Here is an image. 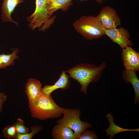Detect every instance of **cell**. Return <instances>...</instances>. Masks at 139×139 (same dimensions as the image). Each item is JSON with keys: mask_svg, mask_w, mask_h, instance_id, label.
I'll list each match as a JSON object with an SVG mask.
<instances>
[{"mask_svg": "<svg viewBox=\"0 0 139 139\" xmlns=\"http://www.w3.org/2000/svg\"><path fill=\"white\" fill-rule=\"evenodd\" d=\"M72 0H48V13L51 16L55 11L60 9L66 11L72 5Z\"/></svg>", "mask_w": 139, "mask_h": 139, "instance_id": "4fadbf2b", "label": "cell"}, {"mask_svg": "<svg viewBox=\"0 0 139 139\" xmlns=\"http://www.w3.org/2000/svg\"><path fill=\"white\" fill-rule=\"evenodd\" d=\"M107 66L104 62L98 66L92 64L80 63L65 72L69 74L70 78L76 80L80 84V91L86 94L89 84L99 80L102 72Z\"/></svg>", "mask_w": 139, "mask_h": 139, "instance_id": "6da1fadb", "label": "cell"}, {"mask_svg": "<svg viewBox=\"0 0 139 139\" xmlns=\"http://www.w3.org/2000/svg\"><path fill=\"white\" fill-rule=\"evenodd\" d=\"M63 70L60 77L54 84L52 85H46L42 88V94L48 96L51 95V93L57 89H60L66 90L69 88L70 82L69 80V76Z\"/></svg>", "mask_w": 139, "mask_h": 139, "instance_id": "9c48e42d", "label": "cell"}, {"mask_svg": "<svg viewBox=\"0 0 139 139\" xmlns=\"http://www.w3.org/2000/svg\"><path fill=\"white\" fill-rule=\"evenodd\" d=\"M106 116L109 120L110 125L109 127L105 130V131L106 132L107 136L110 135V139H112L115 135L121 132L134 131L139 132V128L135 129H129L123 128L117 126L114 123V118L110 112L107 114Z\"/></svg>", "mask_w": 139, "mask_h": 139, "instance_id": "5bb4252c", "label": "cell"}, {"mask_svg": "<svg viewBox=\"0 0 139 139\" xmlns=\"http://www.w3.org/2000/svg\"><path fill=\"white\" fill-rule=\"evenodd\" d=\"M104 34L109 37L113 42L118 44L122 49L127 46L133 45L132 42L129 39V32L124 27L105 29Z\"/></svg>", "mask_w": 139, "mask_h": 139, "instance_id": "8992f818", "label": "cell"}, {"mask_svg": "<svg viewBox=\"0 0 139 139\" xmlns=\"http://www.w3.org/2000/svg\"><path fill=\"white\" fill-rule=\"evenodd\" d=\"M123 66L125 69L135 72L139 70V53L128 46L123 49L121 53Z\"/></svg>", "mask_w": 139, "mask_h": 139, "instance_id": "52a82bcc", "label": "cell"}, {"mask_svg": "<svg viewBox=\"0 0 139 139\" xmlns=\"http://www.w3.org/2000/svg\"><path fill=\"white\" fill-rule=\"evenodd\" d=\"M123 79L126 83H129L133 86L135 93L134 103H139V80L136 72L132 70L125 69L122 72Z\"/></svg>", "mask_w": 139, "mask_h": 139, "instance_id": "8fae6325", "label": "cell"}, {"mask_svg": "<svg viewBox=\"0 0 139 139\" xmlns=\"http://www.w3.org/2000/svg\"><path fill=\"white\" fill-rule=\"evenodd\" d=\"M97 16L105 29L116 28L120 25V20L117 12L111 7H104Z\"/></svg>", "mask_w": 139, "mask_h": 139, "instance_id": "5b68a950", "label": "cell"}, {"mask_svg": "<svg viewBox=\"0 0 139 139\" xmlns=\"http://www.w3.org/2000/svg\"><path fill=\"white\" fill-rule=\"evenodd\" d=\"M77 139H98V137L95 132L91 130L85 129L81 132Z\"/></svg>", "mask_w": 139, "mask_h": 139, "instance_id": "d6986e66", "label": "cell"}, {"mask_svg": "<svg viewBox=\"0 0 139 139\" xmlns=\"http://www.w3.org/2000/svg\"><path fill=\"white\" fill-rule=\"evenodd\" d=\"M13 124L17 133L26 134L29 132V128L25 126L24 121L21 118H18L15 123Z\"/></svg>", "mask_w": 139, "mask_h": 139, "instance_id": "e0dca14e", "label": "cell"}, {"mask_svg": "<svg viewBox=\"0 0 139 139\" xmlns=\"http://www.w3.org/2000/svg\"><path fill=\"white\" fill-rule=\"evenodd\" d=\"M2 6L1 18L3 22H9L14 23L17 25L18 23L13 21L11 14L16 6L22 3L24 0H3Z\"/></svg>", "mask_w": 139, "mask_h": 139, "instance_id": "30bf717a", "label": "cell"}, {"mask_svg": "<svg viewBox=\"0 0 139 139\" xmlns=\"http://www.w3.org/2000/svg\"><path fill=\"white\" fill-rule=\"evenodd\" d=\"M42 127L39 125H34L30 127L31 132L26 134L17 133L15 139H31L36 134L42 130Z\"/></svg>", "mask_w": 139, "mask_h": 139, "instance_id": "2e32d148", "label": "cell"}, {"mask_svg": "<svg viewBox=\"0 0 139 139\" xmlns=\"http://www.w3.org/2000/svg\"><path fill=\"white\" fill-rule=\"evenodd\" d=\"M42 85L40 82L36 79L30 78L28 80L25 92L28 98L29 107L33 104L41 95Z\"/></svg>", "mask_w": 139, "mask_h": 139, "instance_id": "ba28073f", "label": "cell"}, {"mask_svg": "<svg viewBox=\"0 0 139 139\" xmlns=\"http://www.w3.org/2000/svg\"><path fill=\"white\" fill-rule=\"evenodd\" d=\"M73 26L84 38L89 40L100 38L104 34L105 29L97 16H83L74 22Z\"/></svg>", "mask_w": 139, "mask_h": 139, "instance_id": "3957f363", "label": "cell"}, {"mask_svg": "<svg viewBox=\"0 0 139 139\" xmlns=\"http://www.w3.org/2000/svg\"><path fill=\"white\" fill-rule=\"evenodd\" d=\"M53 128L52 136L54 139H76L73 131L62 124L57 123Z\"/></svg>", "mask_w": 139, "mask_h": 139, "instance_id": "7c38bea8", "label": "cell"}, {"mask_svg": "<svg viewBox=\"0 0 139 139\" xmlns=\"http://www.w3.org/2000/svg\"><path fill=\"white\" fill-rule=\"evenodd\" d=\"M12 49L13 52L11 54L6 55L3 53L0 54V69L14 65V60L19 58V56L17 55L19 53V49L13 48Z\"/></svg>", "mask_w": 139, "mask_h": 139, "instance_id": "9a60e30c", "label": "cell"}, {"mask_svg": "<svg viewBox=\"0 0 139 139\" xmlns=\"http://www.w3.org/2000/svg\"><path fill=\"white\" fill-rule=\"evenodd\" d=\"M99 3H102L103 2V1H107L108 0H95Z\"/></svg>", "mask_w": 139, "mask_h": 139, "instance_id": "44dd1931", "label": "cell"}, {"mask_svg": "<svg viewBox=\"0 0 139 139\" xmlns=\"http://www.w3.org/2000/svg\"><path fill=\"white\" fill-rule=\"evenodd\" d=\"M81 111L78 109H65L63 117L57 121V123L62 124L72 129L77 139L82 132L91 127L89 123L81 120Z\"/></svg>", "mask_w": 139, "mask_h": 139, "instance_id": "277c9868", "label": "cell"}, {"mask_svg": "<svg viewBox=\"0 0 139 139\" xmlns=\"http://www.w3.org/2000/svg\"><path fill=\"white\" fill-rule=\"evenodd\" d=\"M81 1H87V0H80Z\"/></svg>", "mask_w": 139, "mask_h": 139, "instance_id": "7402d4cb", "label": "cell"}, {"mask_svg": "<svg viewBox=\"0 0 139 139\" xmlns=\"http://www.w3.org/2000/svg\"><path fill=\"white\" fill-rule=\"evenodd\" d=\"M2 132L5 137L8 139H15L17 134L13 124L7 126L3 129Z\"/></svg>", "mask_w": 139, "mask_h": 139, "instance_id": "ac0fdd59", "label": "cell"}, {"mask_svg": "<svg viewBox=\"0 0 139 139\" xmlns=\"http://www.w3.org/2000/svg\"><path fill=\"white\" fill-rule=\"evenodd\" d=\"M7 99V96L4 93L0 92V112L2 111L3 105Z\"/></svg>", "mask_w": 139, "mask_h": 139, "instance_id": "ffe728a7", "label": "cell"}, {"mask_svg": "<svg viewBox=\"0 0 139 139\" xmlns=\"http://www.w3.org/2000/svg\"><path fill=\"white\" fill-rule=\"evenodd\" d=\"M29 107L32 118L43 120L59 118L63 115L65 109L58 106L51 95L46 96L42 94Z\"/></svg>", "mask_w": 139, "mask_h": 139, "instance_id": "7a4b0ae2", "label": "cell"}]
</instances>
